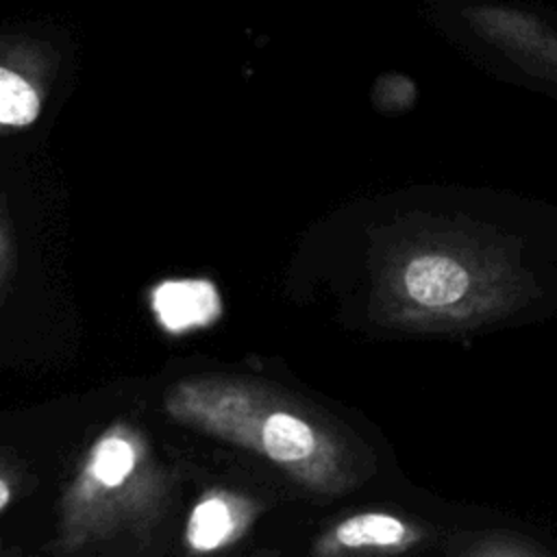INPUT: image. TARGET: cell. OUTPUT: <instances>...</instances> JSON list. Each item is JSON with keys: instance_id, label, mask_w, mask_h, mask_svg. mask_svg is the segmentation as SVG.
I'll return each mask as SVG.
<instances>
[{"instance_id": "4", "label": "cell", "mask_w": 557, "mask_h": 557, "mask_svg": "<svg viewBox=\"0 0 557 557\" xmlns=\"http://www.w3.org/2000/svg\"><path fill=\"white\" fill-rule=\"evenodd\" d=\"M315 446L313 431L289 413H274L263 424V448L276 461H296Z\"/></svg>"}, {"instance_id": "9", "label": "cell", "mask_w": 557, "mask_h": 557, "mask_svg": "<svg viewBox=\"0 0 557 557\" xmlns=\"http://www.w3.org/2000/svg\"><path fill=\"white\" fill-rule=\"evenodd\" d=\"M9 503V487L0 481V509Z\"/></svg>"}, {"instance_id": "5", "label": "cell", "mask_w": 557, "mask_h": 557, "mask_svg": "<svg viewBox=\"0 0 557 557\" xmlns=\"http://www.w3.org/2000/svg\"><path fill=\"white\" fill-rule=\"evenodd\" d=\"M407 535L398 518L385 513H361L337 529V540L346 546H394Z\"/></svg>"}, {"instance_id": "1", "label": "cell", "mask_w": 557, "mask_h": 557, "mask_svg": "<svg viewBox=\"0 0 557 557\" xmlns=\"http://www.w3.org/2000/svg\"><path fill=\"white\" fill-rule=\"evenodd\" d=\"M476 278L470 261L448 250L411 255L400 274L409 302L435 313H450L461 307L476 292Z\"/></svg>"}, {"instance_id": "7", "label": "cell", "mask_w": 557, "mask_h": 557, "mask_svg": "<svg viewBox=\"0 0 557 557\" xmlns=\"http://www.w3.org/2000/svg\"><path fill=\"white\" fill-rule=\"evenodd\" d=\"M231 529H233V522H231L228 507L218 498H209L194 509L187 527V540L196 548L209 550L220 546L231 533Z\"/></svg>"}, {"instance_id": "3", "label": "cell", "mask_w": 557, "mask_h": 557, "mask_svg": "<svg viewBox=\"0 0 557 557\" xmlns=\"http://www.w3.org/2000/svg\"><path fill=\"white\" fill-rule=\"evenodd\" d=\"M152 305L170 331L205 324L220 309L218 294L207 281H168L154 289Z\"/></svg>"}, {"instance_id": "2", "label": "cell", "mask_w": 557, "mask_h": 557, "mask_svg": "<svg viewBox=\"0 0 557 557\" xmlns=\"http://www.w3.org/2000/svg\"><path fill=\"white\" fill-rule=\"evenodd\" d=\"M466 17L474 30L498 46L540 59H557V35L531 13L509 7H474L466 11Z\"/></svg>"}, {"instance_id": "8", "label": "cell", "mask_w": 557, "mask_h": 557, "mask_svg": "<svg viewBox=\"0 0 557 557\" xmlns=\"http://www.w3.org/2000/svg\"><path fill=\"white\" fill-rule=\"evenodd\" d=\"M133 463H135L133 448L120 437H107L96 448L94 474L104 485H117L128 476V472L133 470Z\"/></svg>"}, {"instance_id": "6", "label": "cell", "mask_w": 557, "mask_h": 557, "mask_svg": "<svg viewBox=\"0 0 557 557\" xmlns=\"http://www.w3.org/2000/svg\"><path fill=\"white\" fill-rule=\"evenodd\" d=\"M39 113V96L15 72L0 67V124L26 126Z\"/></svg>"}]
</instances>
